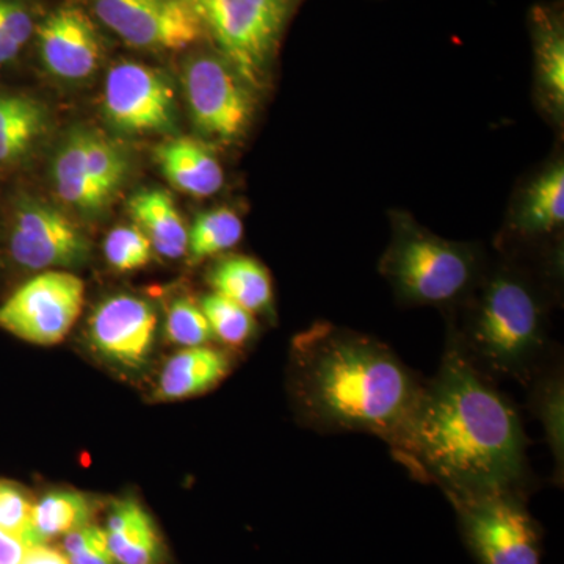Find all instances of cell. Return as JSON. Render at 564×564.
<instances>
[{"mask_svg":"<svg viewBox=\"0 0 564 564\" xmlns=\"http://www.w3.org/2000/svg\"><path fill=\"white\" fill-rule=\"evenodd\" d=\"M91 17L135 50L176 52L206 39L185 0H87Z\"/></svg>","mask_w":564,"mask_h":564,"instance_id":"obj_9","label":"cell"},{"mask_svg":"<svg viewBox=\"0 0 564 564\" xmlns=\"http://www.w3.org/2000/svg\"><path fill=\"white\" fill-rule=\"evenodd\" d=\"M182 85L193 124L203 135L234 143L242 139L254 115V90L217 51L185 58Z\"/></svg>","mask_w":564,"mask_h":564,"instance_id":"obj_7","label":"cell"},{"mask_svg":"<svg viewBox=\"0 0 564 564\" xmlns=\"http://www.w3.org/2000/svg\"><path fill=\"white\" fill-rule=\"evenodd\" d=\"M207 281L215 293H220L252 315L272 313V276L261 262L250 256H226L212 267Z\"/></svg>","mask_w":564,"mask_h":564,"instance_id":"obj_19","label":"cell"},{"mask_svg":"<svg viewBox=\"0 0 564 564\" xmlns=\"http://www.w3.org/2000/svg\"><path fill=\"white\" fill-rule=\"evenodd\" d=\"M129 214L150 240L152 250L163 258L180 259L187 254L188 229L169 193H137L129 203Z\"/></svg>","mask_w":564,"mask_h":564,"instance_id":"obj_20","label":"cell"},{"mask_svg":"<svg viewBox=\"0 0 564 564\" xmlns=\"http://www.w3.org/2000/svg\"><path fill=\"white\" fill-rule=\"evenodd\" d=\"M21 564H70V562L68 556L47 547L46 544H41L29 549Z\"/></svg>","mask_w":564,"mask_h":564,"instance_id":"obj_34","label":"cell"},{"mask_svg":"<svg viewBox=\"0 0 564 564\" xmlns=\"http://www.w3.org/2000/svg\"><path fill=\"white\" fill-rule=\"evenodd\" d=\"M199 307L209 322L214 337L229 348H242L254 336V315L220 293L204 295Z\"/></svg>","mask_w":564,"mask_h":564,"instance_id":"obj_27","label":"cell"},{"mask_svg":"<svg viewBox=\"0 0 564 564\" xmlns=\"http://www.w3.org/2000/svg\"><path fill=\"white\" fill-rule=\"evenodd\" d=\"M388 445L408 473L445 496L522 494L529 480L527 436L514 404L451 334L437 373Z\"/></svg>","mask_w":564,"mask_h":564,"instance_id":"obj_1","label":"cell"},{"mask_svg":"<svg viewBox=\"0 0 564 564\" xmlns=\"http://www.w3.org/2000/svg\"><path fill=\"white\" fill-rule=\"evenodd\" d=\"M84 299L85 284L79 276L46 270L0 306V326L28 343L58 344L79 318Z\"/></svg>","mask_w":564,"mask_h":564,"instance_id":"obj_8","label":"cell"},{"mask_svg":"<svg viewBox=\"0 0 564 564\" xmlns=\"http://www.w3.org/2000/svg\"><path fill=\"white\" fill-rule=\"evenodd\" d=\"M534 70L545 109L562 117L564 110V29L558 11L533 10Z\"/></svg>","mask_w":564,"mask_h":564,"instance_id":"obj_16","label":"cell"},{"mask_svg":"<svg viewBox=\"0 0 564 564\" xmlns=\"http://www.w3.org/2000/svg\"><path fill=\"white\" fill-rule=\"evenodd\" d=\"M155 161L163 176L187 195L206 198L220 192L225 182L220 161L202 141H165L155 150Z\"/></svg>","mask_w":564,"mask_h":564,"instance_id":"obj_15","label":"cell"},{"mask_svg":"<svg viewBox=\"0 0 564 564\" xmlns=\"http://www.w3.org/2000/svg\"><path fill=\"white\" fill-rule=\"evenodd\" d=\"M33 505L29 494L20 486L0 480V530L20 536L32 545Z\"/></svg>","mask_w":564,"mask_h":564,"instance_id":"obj_31","label":"cell"},{"mask_svg":"<svg viewBox=\"0 0 564 564\" xmlns=\"http://www.w3.org/2000/svg\"><path fill=\"white\" fill-rule=\"evenodd\" d=\"M91 503L84 494L52 491L33 505L31 543L46 544L58 534H68L90 524Z\"/></svg>","mask_w":564,"mask_h":564,"instance_id":"obj_23","label":"cell"},{"mask_svg":"<svg viewBox=\"0 0 564 564\" xmlns=\"http://www.w3.org/2000/svg\"><path fill=\"white\" fill-rule=\"evenodd\" d=\"M380 270L408 306H458L484 274L473 245L426 231L406 214H392V239Z\"/></svg>","mask_w":564,"mask_h":564,"instance_id":"obj_4","label":"cell"},{"mask_svg":"<svg viewBox=\"0 0 564 564\" xmlns=\"http://www.w3.org/2000/svg\"><path fill=\"white\" fill-rule=\"evenodd\" d=\"M166 336L182 347H203L215 339L199 303L191 299L174 300L166 314Z\"/></svg>","mask_w":564,"mask_h":564,"instance_id":"obj_29","label":"cell"},{"mask_svg":"<svg viewBox=\"0 0 564 564\" xmlns=\"http://www.w3.org/2000/svg\"><path fill=\"white\" fill-rule=\"evenodd\" d=\"M231 366V356L226 351L207 345L184 348L163 367L155 399L173 402L202 395L220 384Z\"/></svg>","mask_w":564,"mask_h":564,"instance_id":"obj_14","label":"cell"},{"mask_svg":"<svg viewBox=\"0 0 564 564\" xmlns=\"http://www.w3.org/2000/svg\"><path fill=\"white\" fill-rule=\"evenodd\" d=\"M107 262L117 272H133L151 261L152 247L137 226L111 229L104 243Z\"/></svg>","mask_w":564,"mask_h":564,"instance_id":"obj_30","label":"cell"},{"mask_svg":"<svg viewBox=\"0 0 564 564\" xmlns=\"http://www.w3.org/2000/svg\"><path fill=\"white\" fill-rule=\"evenodd\" d=\"M84 158L93 182L110 203L128 177L124 151L102 133L84 129Z\"/></svg>","mask_w":564,"mask_h":564,"instance_id":"obj_25","label":"cell"},{"mask_svg":"<svg viewBox=\"0 0 564 564\" xmlns=\"http://www.w3.org/2000/svg\"><path fill=\"white\" fill-rule=\"evenodd\" d=\"M31 547L22 538L0 530V564H21Z\"/></svg>","mask_w":564,"mask_h":564,"instance_id":"obj_33","label":"cell"},{"mask_svg":"<svg viewBox=\"0 0 564 564\" xmlns=\"http://www.w3.org/2000/svg\"><path fill=\"white\" fill-rule=\"evenodd\" d=\"M563 223L564 166L560 161L525 188L514 214V226L522 236L543 237L558 231Z\"/></svg>","mask_w":564,"mask_h":564,"instance_id":"obj_21","label":"cell"},{"mask_svg":"<svg viewBox=\"0 0 564 564\" xmlns=\"http://www.w3.org/2000/svg\"><path fill=\"white\" fill-rule=\"evenodd\" d=\"M530 384H533L534 413L543 421L556 463L563 467V375L556 366L552 369L544 366Z\"/></svg>","mask_w":564,"mask_h":564,"instance_id":"obj_28","label":"cell"},{"mask_svg":"<svg viewBox=\"0 0 564 564\" xmlns=\"http://www.w3.org/2000/svg\"><path fill=\"white\" fill-rule=\"evenodd\" d=\"M464 304L454 337L470 361L492 378L530 384L549 362V310L543 293L521 270L481 274Z\"/></svg>","mask_w":564,"mask_h":564,"instance_id":"obj_3","label":"cell"},{"mask_svg":"<svg viewBox=\"0 0 564 564\" xmlns=\"http://www.w3.org/2000/svg\"><path fill=\"white\" fill-rule=\"evenodd\" d=\"M46 107L31 96L0 91V165L24 161L46 135Z\"/></svg>","mask_w":564,"mask_h":564,"instance_id":"obj_17","label":"cell"},{"mask_svg":"<svg viewBox=\"0 0 564 564\" xmlns=\"http://www.w3.org/2000/svg\"><path fill=\"white\" fill-rule=\"evenodd\" d=\"M10 254L24 269H65L87 261L90 243L63 212L24 198L14 207Z\"/></svg>","mask_w":564,"mask_h":564,"instance_id":"obj_11","label":"cell"},{"mask_svg":"<svg viewBox=\"0 0 564 564\" xmlns=\"http://www.w3.org/2000/svg\"><path fill=\"white\" fill-rule=\"evenodd\" d=\"M107 543L115 562L121 564H159L163 556L162 540L151 516L133 500L113 505L107 521Z\"/></svg>","mask_w":564,"mask_h":564,"instance_id":"obj_18","label":"cell"},{"mask_svg":"<svg viewBox=\"0 0 564 564\" xmlns=\"http://www.w3.org/2000/svg\"><path fill=\"white\" fill-rule=\"evenodd\" d=\"M104 111L122 132H162L173 128L176 93L165 70L124 61L106 77Z\"/></svg>","mask_w":564,"mask_h":564,"instance_id":"obj_10","label":"cell"},{"mask_svg":"<svg viewBox=\"0 0 564 564\" xmlns=\"http://www.w3.org/2000/svg\"><path fill=\"white\" fill-rule=\"evenodd\" d=\"M425 381L369 334L317 322L291 348V395L300 421L318 433H367L391 443Z\"/></svg>","mask_w":564,"mask_h":564,"instance_id":"obj_2","label":"cell"},{"mask_svg":"<svg viewBox=\"0 0 564 564\" xmlns=\"http://www.w3.org/2000/svg\"><path fill=\"white\" fill-rule=\"evenodd\" d=\"M40 20L35 0H0V69L20 61Z\"/></svg>","mask_w":564,"mask_h":564,"instance_id":"obj_26","label":"cell"},{"mask_svg":"<svg viewBox=\"0 0 564 564\" xmlns=\"http://www.w3.org/2000/svg\"><path fill=\"white\" fill-rule=\"evenodd\" d=\"M202 22L204 36L237 73L261 87L296 0H185Z\"/></svg>","mask_w":564,"mask_h":564,"instance_id":"obj_5","label":"cell"},{"mask_svg":"<svg viewBox=\"0 0 564 564\" xmlns=\"http://www.w3.org/2000/svg\"><path fill=\"white\" fill-rule=\"evenodd\" d=\"M158 314L139 296L117 295L96 307L90 339L104 358L126 369H140L154 345Z\"/></svg>","mask_w":564,"mask_h":564,"instance_id":"obj_13","label":"cell"},{"mask_svg":"<svg viewBox=\"0 0 564 564\" xmlns=\"http://www.w3.org/2000/svg\"><path fill=\"white\" fill-rule=\"evenodd\" d=\"M66 556L70 564H115L106 530L87 524L66 534Z\"/></svg>","mask_w":564,"mask_h":564,"instance_id":"obj_32","label":"cell"},{"mask_svg":"<svg viewBox=\"0 0 564 564\" xmlns=\"http://www.w3.org/2000/svg\"><path fill=\"white\" fill-rule=\"evenodd\" d=\"M243 223L229 207L203 212L188 229V263L206 261L221 252L232 250L242 240Z\"/></svg>","mask_w":564,"mask_h":564,"instance_id":"obj_24","label":"cell"},{"mask_svg":"<svg viewBox=\"0 0 564 564\" xmlns=\"http://www.w3.org/2000/svg\"><path fill=\"white\" fill-rule=\"evenodd\" d=\"M470 551L480 564H540L541 538L522 494L447 496Z\"/></svg>","mask_w":564,"mask_h":564,"instance_id":"obj_6","label":"cell"},{"mask_svg":"<svg viewBox=\"0 0 564 564\" xmlns=\"http://www.w3.org/2000/svg\"><path fill=\"white\" fill-rule=\"evenodd\" d=\"M33 43L41 65L57 79H88L101 65L104 41L98 21L77 3H65L41 17Z\"/></svg>","mask_w":564,"mask_h":564,"instance_id":"obj_12","label":"cell"},{"mask_svg":"<svg viewBox=\"0 0 564 564\" xmlns=\"http://www.w3.org/2000/svg\"><path fill=\"white\" fill-rule=\"evenodd\" d=\"M52 177L62 202L74 209L95 214L109 204L87 172L84 158V128L74 129L58 148Z\"/></svg>","mask_w":564,"mask_h":564,"instance_id":"obj_22","label":"cell"}]
</instances>
